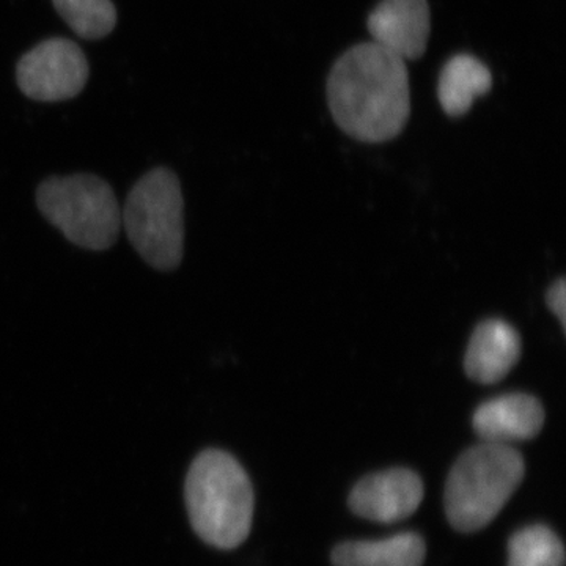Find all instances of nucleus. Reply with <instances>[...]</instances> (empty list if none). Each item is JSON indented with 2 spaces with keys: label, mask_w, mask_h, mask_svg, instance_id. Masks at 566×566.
Returning a JSON list of instances; mask_svg holds the SVG:
<instances>
[{
  "label": "nucleus",
  "mask_w": 566,
  "mask_h": 566,
  "mask_svg": "<svg viewBox=\"0 0 566 566\" xmlns=\"http://www.w3.org/2000/svg\"><path fill=\"white\" fill-rule=\"evenodd\" d=\"M196 534L218 549H234L251 534L253 490L248 472L223 450H205L193 460L185 486Z\"/></svg>",
  "instance_id": "f03ea898"
},
{
  "label": "nucleus",
  "mask_w": 566,
  "mask_h": 566,
  "mask_svg": "<svg viewBox=\"0 0 566 566\" xmlns=\"http://www.w3.org/2000/svg\"><path fill=\"white\" fill-rule=\"evenodd\" d=\"M546 304L549 311L557 316L562 327L566 326V283L565 279H558L549 286L546 294Z\"/></svg>",
  "instance_id": "2eb2a0df"
},
{
  "label": "nucleus",
  "mask_w": 566,
  "mask_h": 566,
  "mask_svg": "<svg viewBox=\"0 0 566 566\" xmlns=\"http://www.w3.org/2000/svg\"><path fill=\"white\" fill-rule=\"evenodd\" d=\"M526 474L512 446L482 442L458 458L446 483L447 520L457 531H482L504 509Z\"/></svg>",
  "instance_id": "7ed1b4c3"
},
{
  "label": "nucleus",
  "mask_w": 566,
  "mask_h": 566,
  "mask_svg": "<svg viewBox=\"0 0 566 566\" xmlns=\"http://www.w3.org/2000/svg\"><path fill=\"white\" fill-rule=\"evenodd\" d=\"M55 10L85 40L109 35L117 24V10L112 0H52Z\"/></svg>",
  "instance_id": "4468645a"
},
{
  "label": "nucleus",
  "mask_w": 566,
  "mask_h": 566,
  "mask_svg": "<svg viewBox=\"0 0 566 566\" xmlns=\"http://www.w3.org/2000/svg\"><path fill=\"white\" fill-rule=\"evenodd\" d=\"M327 102L335 123L354 139H395L411 114L406 62L374 41L357 44L331 70Z\"/></svg>",
  "instance_id": "f257e3e1"
},
{
  "label": "nucleus",
  "mask_w": 566,
  "mask_h": 566,
  "mask_svg": "<svg viewBox=\"0 0 566 566\" xmlns=\"http://www.w3.org/2000/svg\"><path fill=\"white\" fill-rule=\"evenodd\" d=\"M506 566H565V547L549 527H524L510 538Z\"/></svg>",
  "instance_id": "ddd939ff"
},
{
  "label": "nucleus",
  "mask_w": 566,
  "mask_h": 566,
  "mask_svg": "<svg viewBox=\"0 0 566 566\" xmlns=\"http://www.w3.org/2000/svg\"><path fill=\"white\" fill-rule=\"evenodd\" d=\"M129 241L142 259L159 271H172L185 252V200L177 175L166 167L134 185L122 211Z\"/></svg>",
  "instance_id": "20e7f679"
},
{
  "label": "nucleus",
  "mask_w": 566,
  "mask_h": 566,
  "mask_svg": "<svg viewBox=\"0 0 566 566\" xmlns=\"http://www.w3.org/2000/svg\"><path fill=\"white\" fill-rule=\"evenodd\" d=\"M545 409L528 394H505L476 408L472 424L483 442L512 446L528 441L542 431Z\"/></svg>",
  "instance_id": "1a4fd4ad"
},
{
  "label": "nucleus",
  "mask_w": 566,
  "mask_h": 566,
  "mask_svg": "<svg viewBox=\"0 0 566 566\" xmlns=\"http://www.w3.org/2000/svg\"><path fill=\"white\" fill-rule=\"evenodd\" d=\"M36 205L80 248L106 251L120 233L122 211L115 193L95 175L48 178L36 191Z\"/></svg>",
  "instance_id": "39448f33"
},
{
  "label": "nucleus",
  "mask_w": 566,
  "mask_h": 566,
  "mask_svg": "<svg viewBox=\"0 0 566 566\" xmlns=\"http://www.w3.org/2000/svg\"><path fill=\"white\" fill-rule=\"evenodd\" d=\"M371 41L401 61H417L427 51L431 20L428 0H381L367 20Z\"/></svg>",
  "instance_id": "6e6552de"
},
{
  "label": "nucleus",
  "mask_w": 566,
  "mask_h": 566,
  "mask_svg": "<svg viewBox=\"0 0 566 566\" xmlns=\"http://www.w3.org/2000/svg\"><path fill=\"white\" fill-rule=\"evenodd\" d=\"M423 482L411 469L395 468L364 476L349 494V509L375 523L392 524L422 504Z\"/></svg>",
  "instance_id": "0eeeda50"
},
{
  "label": "nucleus",
  "mask_w": 566,
  "mask_h": 566,
  "mask_svg": "<svg viewBox=\"0 0 566 566\" xmlns=\"http://www.w3.org/2000/svg\"><path fill=\"white\" fill-rule=\"evenodd\" d=\"M87 59L74 41H41L17 66L21 92L35 102L57 103L74 98L88 81Z\"/></svg>",
  "instance_id": "423d86ee"
},
{
  "label": "nucleus",
  "mask_w": 566,
  "mask_h": 566,
  "mask_svg": "<svg viewBox=\"0 0 566 566\" xmlns=\"http://www.w3.org/2000/svg\"><path fill=\"white\" fill-rule=\"evenodd\" d=\"M422 536L405 532L376 542L342 543L333 551L334 566H422Z\"/></svg>",
  "instance_id": "9b49d317"
},
{
  "label": "nucleus",
  "mask_w": 566,
  "mask_h": 566,
  "mask_svg": "<svg viewBox=\"0 0 566 566\" xmlns=\"http://www.w3.org/2000/svg\"><path fill=\"white\" fill-rule=\"evenodd\" d=\"M491 85L493 76L485 63L471 54L453 55L439 76V103L450 117H461L479 96L491 91Z\"/></svg>",
  "instance_id": "f8f14e48"
},
{
  "label": "nucleus",
  "mask_w": 566,
  "mask_h": 566,
  "mask_svg": "<svg viewBox=\"0 0 566 566\" xmlns=\"http://www.w3.org/2000/svg\"><path fill=\"white\" fill-rule=\"evenodd\" d=\"M521 356L520 334L504 319H486L475 327L464 357V370L480 385H495L512 371Z\"/></svg>",
  "instance_id": "9d476101"
}]
</instances>
